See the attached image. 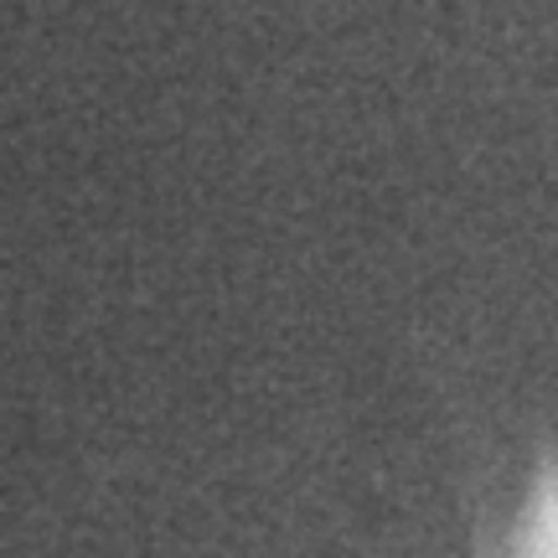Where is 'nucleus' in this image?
<instances>
[{
	"mask_svg": "<svg viewBox=\"0 0 558 558\" xmlns=\"http://www.w3.org/2000/svg\"><path fill=\"white\" fill-rule=\"evenodd\" d=\"M527 558H558V512H554V522L543 527L538 538H533V554Z\"/></svg>",
	"mask_w": 558,
	"mask_h": 558,
	"instance_id": "nucleus-1",
	"label": "nucleus"
}]
</instances>
